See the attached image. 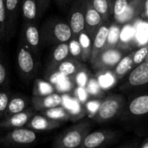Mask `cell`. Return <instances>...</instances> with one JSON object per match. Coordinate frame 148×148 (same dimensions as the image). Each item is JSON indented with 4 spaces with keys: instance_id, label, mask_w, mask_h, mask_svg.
<instances>
[{
    "instance_id": "8fae6325",
    "label": "cell",
    "mask_w": 148,
    "mask_h": 148,
    "mask_svg": "<svg viewBox=\"0 0 148 148\" xmlns=\"http://www.w3.org/2000/svg\"><path fill=\"white\" fill-rule=\"evenodd\" d=\"M22 42L39 56L40 47L42 42L41 29L38 28L36 23H24L23 28Z\"/></svg>"
},
{
    "instance_id": "44dd1931",
    "label": "cell",
    "mask_w": 148,
    "mask_h": 148,
    "mask_svg": "<svg viewBox=\"0 0 148 148\" xmlns=\"http://www.w3.org/2000/svg\"><path fill=\"white\" fill-rule=\"evenodd\" d=\"M21 13L24 23H36L39 16L36 0H22Z\"/></svg>"
},
{
    "instance_id": "7bdbcfd3",
    "label": "cell",
    "mask_w": 148,
    "mask_h": 148,
    "mask_svg": "<svg viewBox=\"0 0 148 148\" xmlns=\"http://www.w3.org/2000/svg\"><path fill=\"white\" fill-rule=\"evenodd\" d=\"M108 1H109V3L113 5V3H114V0H108Z\"/></svg>"
},
{
    "instance_id": "d590c367",
    "label": "cell",
    "mask_w": 148,
    "mask_h": 148,
    "mask_svg": "<svg viewBox=\"0 0 148 148\" xmlns=\"http://www.w3.org/2000/svg\"><path fill=\"white\" fill-rule=\"evenodd\" d=\"M75 77V82H76V83H77L80 87H84V86L87 84L88 77H87V75L83 72V70H82L81 72H79Z\"/></svg>"
},
{
    "instance_id": "1f68e13d",
    "label": "cell",
    "mask_w": 148,
    "mask_h": 148,
    "mask_svg": "<svg viewBox=\"0 0 148 148\" xmlns=\"http://www.w3.org/2000/svg\"><path fill=\"white\" fill-rule=\"evenodd\" d=\"M148 54V43L141 46L140 48H139L137 50H135L134 53H132V56H133V62L134 64V67L141 62H143L147 57Z\"/></svg>"
},
{
    "instance_id": "ba28073f",
    "label": "cell",
    "mask_w": 148,
    "mask_h": 148,
    "mask_svg": "<svg viewBox=\"0 0 148 148\" xmlns=\"http://www.w3.org/2000/svg\"><path fill=\"white\" fill-rule=\"evenodd\" d=\"M147 86H148V62H143L133 68L120 88L123 91H128Z\"/></svg>"
},
{
    "instance_id": "7402d4cb",
    "label": "cell",
    "mask_w": 148,
    "mask_h": 148,
    "mask_svg": "<svg viewBox=\"0 0 148 148\" xmlns=\"http://www.w3.org/2000/svg\"><path fill=\"white\" fill-rule=\"evenodd\" d=\"M29 101L26 96L14 95L13 97H10L3 119L10 115L24 111L25 109L29 108Z\"/></svg>"
},
{
    "instance_id": "74e56055",
    "label": "cell",
    "mask_w": 148,
    "mask_h": 148,
    "mask_svg": "<svg viewBox=\"0 0 148 148\" xmlns=\"http://www.w3.org/2000/svg\"><path fill=\"white\" fill-rule=\"evenodd\" d=\"M88 91L92 95H96L99 92V86L95 81H90L88 84Z\"/></svg>"
},
{
    "instance_id": "603a6c76",
    "label": "cell",
    "mask_w": 148,
    "mask_h": 148,
    "mask_svg": "<svg viewBox=\"0 0 148 148\" xmlns=\"http://www.w3.org/2000/svg\"><path fill=\"white\" fill-rule=\"evenodd\" d=\"M41 114L51 120L57 121H60L62 123L71 121V119H72L71 114L69 112V110L62 105L49 108V109L43 110L41 112Z\"/></svg>"
},
{
    "instance_id": "5b68a950",
    "label": "cell",
    "mask_w": 148,
    "mask_h": 148,
    "mask_svg": "<svg viewBox=\"0 0 148 148\" xmlns=\"http://www.w3.org/2000/svg\"><path fill=\"white\" fill-rule=\"evenodd\" d=\"M127 55V49L121 47H105L104 49L91 62L92 68L97 72L113 70L117 63Z\"/></svg>"
},
{
    "instance_id": "d6a6232c",
    "label": "cell",
    "mask_w": 148,
    "mask_h": 148,
    "mask_svg": "<svg viewBox=\"0 0 148 148\" xmlns=\"http://www.w3.org/2000/svg\"><path fill=\"white\" fill-rule=\"evenodd\" d=\"M10 99V92L7 90L0 91V121L3 119L8 104Z\"/></svg>"
},
{
    "instance_id": "f35d334b",
    "label": "cell",
    "mask_w": 148,
    "mask_h": 148,
    "mask_svg": "<svg viewBox=\"0 0 148 148\" xmlns=\"http://www.w3.org/2000/svg\"><path fill=\"white\" fill-rule=\"evenodd\" d=\"M141 17L148 22V0H146V2H145V5H144V9H143Z\"/></svg>"
},
{
    "instance_id": "7a4b0ae2",
    "label": "cell",
    "mask_w": 148,
    "mask_h": 148,
    "mask_svg": "<svg viewBox=\"0 0 148 148\" xmlns=\"http://www.w3.org/2000/svg\"><path fill=\"white\" fill-rule=\"evenodd\" d=\"M91 128L92 123L88 120H81L55 139L53 148H78L91 132Z\"/></svg>"
},
{
    "instance_id": "f546056e",
    "label": "cell",
    "mask_w": 148,
    "mask_h": 148,
    "mask_svg": "<svg viewBox=\"0 0 148 148\" xmlns=\"http://www.w3.org/2000/svg\"><path fill=\"white\" fill-rule=\"evenodd\" d=\"M120 25L115 23L113 27H111L113 29V30L109 28V33H108V42H107V45L106 47H115L117 46V43L119 42V38H120V34H121V30H120Z\"/></svg>"
},
{
    "instance_id": "7c38bea8",
    "label": "cell",
    "mask_w": 148,
    "mask_h": 148,
    "mask_svg": "<svg viewBox=\"0 0 148 148\" xmlns=\"http://www.w3.org/2000/svg\"><path fill=\"white\" fill-rule=\"evenodd\" d=\"M36 110L31 107L28 108L24 111L10 115L3 119L0 121V128L1 129H16L26 127L27 123L36 114Z\"/></svg>"
},
{
    "instance_id": "d4e9b609",
    "label": "cell",
    "mask_w": 148,
    "mask_h": 148,
    "mask_svg": "<svg viewBox=\"0 0 148 148\" xmlns=\"http://www.w3.org/2000/svg\"><path fill=\"white\" fill-rule=\"evenodd\" d=\"M78 42L80 43L82 49V62H89L91 56V49H92V38L88 34L86 30H83L77 36Z\"/></svg>"
},
{
    "instance_id": "52a82bcc",
    "label": "cell",
    "mask_w": 148,
    "mask_h": 148,
    "mask_svg": "<svg viewBox=\"0 0 148 148\" xmlns=\"http://www.w3.org/2000/svg\"><path fill=\"white\" fill-rule=\"evenodd\" d=\"M120 131L109 129L90 132L78 148H104L115 143L121 137Z\"/></svg>"
},
{
    "instance_id": "b9f144b4",
    "label": "cell",
    "mask_w": 148,
    "mask_h": 148,
    "mask_svg": "<svg viewBox=\"0 0 148 148\" xmlns=\"http://www.w3.org/2000/svg\"><path fill=\"white\" fill-rule=\"evenodd\" d=\"M120 148H139L137 144H132V145H129V146H126V147H122Z\"/></svg>"
},
{
    "instance_id": "484cf974",
    "label": "cell",
    "mask_w": 148,
    "mask_h": 148,
    "mask_svg": "<svg viewBox=\"0 0 148 148\" xmlns=\"http://www.w3.org/2000/svg\"><path fill=\"white\" fill-rule=\"evenodd\" d=\"M56 93L55 87L48 81L36 79L33 88V96H43Z\"/></svg>"
},
{
    "instance_id": "5bb4252c",
    "label": "cell",
    "mask_w": 148,
    "mask_h": 148,
    "mask_svg": "<svg viewBox=\"0 0 148 148\" xmlns=\"http://www.w3.org/2000/svg\"><path fill=\"white\" fill-rule=\"evenodd\" d=\"M146 0H130L126 11L119 17L115 18V23L119 25L127 24L141 17Z\"/></svg>"
},
{
    "instance_id": "30bf717a",
    "label": "cell",
    "mask_w": 148,
    "mask_h": 148,
    "mask_svg": "<svg viewBox=\"0 0 148 148\" xmlns=\"http://www.w3.org/2000/svg\"><path fill=\"white\" fill-rule=\"evenodd\" d=\"M85 2L86 0H76L71 7L68 23L71 28L73 37H77L85 29Z\"/></svg>"
},
{
    "instance_id": "4316f807",
    "label": "cell",
    "mask_w": 148,
    "mask_h": 148,
    "mask_svg": "<svg viewBox=\"0 0 148 148\" xmlns=\"http://www.w3.org/2000/svg\"><path fill=\"white\" fill-rule=\"evenodd\" d=\"M93 7L102 16L104 22L108 21L112 14V4L108 0H89Z\"/></svg>"
},
{
    "instance_id": "60d3db41",
    "label": "cell",
    "mask_w": 148,
    "mask_h": 148,
    "mask_svg": "<svg viewBox=\"0 0 148 148\" xmlns=\"http://www.w3.org/2000/svg\"><path fill=\"white\" fill-rule=\"evenodd\" d=\"M140 148H148V138H147L141 144L140 147Z\"/></svg>"
},
{
    "instance_id": "f6af8a7d",
    "label": "cell",
    "mask_w": 148,
    "mask_h": 148,
    "mask_svg": "<svg viewBox=\"0 0 148 148\" xmlns=\"http://www.w3.org/2000/svg\"><path fill=\"white\" fill-rule=\"evenodd\" d=\"M129 1H130V0H129Z\"/></svg>"
},
{
    "instance_id": "2e32d148",
    "label": "cell",
    "mask_w": 148,
    "mask_h": 148,
    "mask_svg": "<svg viewBox=\"0 0 148 148\" xmlns=\"http://www.w3.org/2000/svg\"><path fill=\"white\" fill-rule=\"evenodd\" d=\"M32 108L36 111H43L49 109L62 104V96L58 93H53L51 95L43 96H33L30 100Z\"/></svg>"
},
{
    "instance_id": "9c48e42d",
    "label": "cell",
    "mask_w": 148,
    "mask_h": 148,
    "mask_svg": "<svg viewBox=\"0 0 148 148\" xmlns=\"http://www.w3.org/2000/svg\"><path fill=\"white\" fill-rule=\"evenodd\" d=\"M122 115L125 119H137L148 115V93L136 95L127 102Z\"/></svg>"
},
{
    "instance_id": "8d00e7d4",
    "label": "cell",
    "mask_w": 148,
    "mask_h": 148,
    "mask_svg": "<svg viewBox=\"0 0 148 148\" xmlns=\"http://www.w3.org/2000/svg\"><path fill=\"white\" fill-rule=\"evenodd\" d=\"M36 1H37V5H38L39 16H42L49 6L50 0H36Z\"/></svg>"
},
{
    "instance_id": "277c9868",
    "label": "cell",
    "mask_w": 148,
    "mask_h": 148,
    "mask_svg": "<svg viewBox=\"0 0 148 148\" xmlns=\"http://www.w3.org/2000/svg\"><path fill=\"white\" fill-rule=\"evenodd\" d=\"M16 64L22 77L25 81H29L37 72L39 66L38 56L35 54L25 43L21 42L17 48Z\"/></svg>"
},
{
    "instance_id": "8992f818",
    "label": "cell",
    "mask_w": 148,
    "mask_h": 148,
    "mask_svg": "<svg viewBox=\"0 0 148 148\" xmlns=\"http://www.w3.org/2000/svg\"><path fill=\"white\" fill-rule=\"evenodd\" d=\"M37 132L26 127L11 129L9 133L0 136V145L4 147H27L37 140Z\"/></svg>"
},
{
    "instance_id": "ab89813d",
    "label": "cell",
    "mask_w": 148,
    "mask_h": 148,
    "mask_svg": "<svg viewBox=\"0 0 148 148\" xmlns=\"http://www.w3.org/2000/svg\"><path fill=\"white\" fill-rule=\"evenodd\" d=\"M60 6H64V5H66L70 0H55Z\"/></svg>"
},
{
    "instance_id": "4fadbf2b",
    "label": "cell",
    "mask_w": 148,
    "mask_h": 148,
    "mask_svg": "<svg viewBox=\"0 0 148 148\" xmlns=\"http://www.w3.org/2000/svg\"><path fill=\"white\" fill-rule=\"evenodd\" d=\"M102 16L93 7L89 0L85 2V29L91 36L92 40L99 29V28L104 23Z\"/></svg>"
},
{
    "instance_id": "3957f363",
    "label": "cell",
    "mask_w": 148,
    "mask_h": 148,
    "mask_svg": "<svg viewBox=\"0 0 148 148\" xmlns=\"http://www.w3.org/2000/svg\"><path fill=\"white\" fill-rule=\"evenodd\" d=\"M40 29L42 42L45 45H56L69 42L73 37L69 23L59 19L48 20Z\"/></svg>"
},
{
    "instance_id": "e575fe53",
    "label": "cell",
    "mask_w": 148,
    "mask_h": 148,
    "mask_svg": "<svg viewBox=\"0 0 148 148\" xmlns=\"http://www.w3.org/2000/svg\"><path fill=\"white\" fill-rule=\"evenodd\" d=\"M100 102L101 101H98L96 100H93V101H89L87 102L86 104V113L91 114L92 116L96 113L98 108H99V105H100Z\"/></svg>"
},
{
    "instance_id": "ee69618b",
    "label": "cell",
    "mask_w": 148,
    "mask_h": 148,
    "mask_svg": "<svg viewBox=\"0 0 148 148\" xmlns=\"http://www.w3.org/2000/svg\"><path fill=\"white\" fill-rule=\"evenodd\" d=\"M144 62H148V54L147 56V57H146V59H145V61Z\"/></svg>"
},
{
    "instance_id": "ac0fdd59",
    "label": "cell",
    "mask_w": 148,
    "mask_h": 148,
    "mask_svg": "<svg viewBox=\"0 0 148 148\" xmlns=\"http://www.w3.org/2000/svg\"><path fill=\"white\" fill-rule=\"evenodd\" d=\"M7 11V38H10L15 30L16 23L21 9L22 0H3Z\"/></svg>"
},
{
    "instance_id": "83f0119b",
    "label": "cell",
    "mask_w": 148,
    "mask_h": 148,
    "mask_svg": "<svg viewBox=\"0 0 148 148\" xmlns=\"http://www.w3.org/2000/svg\"><path fill=\"white\" fill-rule=\"evenodd\" d=\"M7 38V11L3 0H0V40Z\"/></svg>"
},
{
    "instance_id": "f1b7e54d",
    "label": "cell",
    "mask_w": 148,
    "mask_h": 148,
    "mask_svg": "<svg viewBox=\"0 0 148 148\" xmlns=\"http://www.w3.org/2000/svg\"><path fill=\"white\" fill-rule=\"evenodd\" d=\"M69 49L70 57L76 59L80 62H82V49H81L77 37L71 38V40L69 42Z\"/></svg>"
},
{
    "instance_id": "836d02e7",
    "label": "cell",
    "mask_w": 148,
    "mask_h": 148,
    "mask_svg": "<svg viewBox=\"0 0 148 148\" xmlns=\"http://www.w3.org/2000/svg\"><path fill=\"white\" fill-rule=\"evenodd\" d=\"M7 77H8V74H7V68L4 62V56L2 50L0 49V88L3 87L6 84Z\"/></svg>"
},
{
    "instance_id": "6da1fadb",
    "label": "cell",
    "mask_w": 148,
    "mask_h": 148,
    "mask_svg": "<svg viewBox=\"0 0 148 148\" xmlns=\"http://www.w3.org/2000/svg\"><path fill=\"white\" fill-rule=\"evenodd\" d=\"M127 105L126 98L121 94H111L101 101L96 113L92 116L95 122L106 124L121 117Z\"/></svg>"
},
{
    "instance_id": "e0dca14e",
    "label": "cell",
    "mask_w": 148,
    "mask_h": 148,
    "mask_svg": "<svg viewBox=\"0 0 148 148\" xmlns=\"http://www.w3.org/2000/svg\"><path fill=\"white\" fill-rule=\"evenodd\" d=\"M109 33V26L103 23L97 32L95 33L93 40H92V49H91V56L89 62H93L96 56L104 49L107 45L108 36Z\"/></svg>"
},
{
    "instance_id": "4dcf8cb0",
    "label": "cell",
    "mask_w": 148,
    "mask_h": 148,
    "mask_svg": "<svg viewBox=\"0 0 148 148\" xmlns=\"http://www.w3.org/2000/svg\"><path fill=\"white\" fill-rule=\"evenodd\" d=\"M129 0H114L112 5V14L114 19L121 16L127 10Z\"/></svg>"
},
{
    "instance_id": "cb8c5ba5",
    "label": "cell",
    "mask_w": 148,
    "mask_h": 148,
    "mask_svg": "<svg viewBox=\"0 0 148 148\" xmlns=\"http://www.w3.org/2000/svg\"><path fill=\"white\" fill-rule=\"evenodd\" d=\"M134 67V62H133V56L132 53L127 54L122 57V59L117 63V65L114 67V75L116 79H121L124 77L127 73H129L133 68Z\"/></svg>"
},
{
    "instance_id": "d6986e66",
    "label": "cell",
    "mask_w": 148,
    "mask_h": 148,
    "mask_svg": "<svg viewBox=\"0 0 148 148\" xmlns=\"http://www.w3.org/2000/svg\"><path fill=\"white\" fill-rule=\"evenodd\" d=\"M69 57H70L69 42H63L55 45L51 53L48 71L54 72L56 66L62 62H63L64 60L68 59Z\"/></svg>"
},
{
    "instance_id": "9a60e30c",
    "label": "cell",
    "mask_w": 148,
    "mask_h": 148,
    "mask_svg": "<svg viewBox=\"0 0 148 148\" xmlns=\"http://www.w3.org/2000/svg\"><path fill=\"white\" fill-rule=\"evenodd\" d=\"M62 122L51 120L42 114H37L32 116L27 123L26 127L36 132H45L58 128L62 126Z\"/></svg>"
},
{
    "instance_id": "ffe728a7",
    "label": "cell",
    "mask_w": 148,
    "mask_h": 148,
    "mask_svg": "<svg viewBox=\"0 0 148 148\" xmlns=\"http://www.w3.org/2000/svg\"><path fill=\"white\" fill-rule=\"evenodd\" d=\"M81 62H82L76 59L69 57L59 63L55 69L54 72L59 73L63 76H75L79 72L83 70V65Z\"/></svg>"
}]
</instances>
